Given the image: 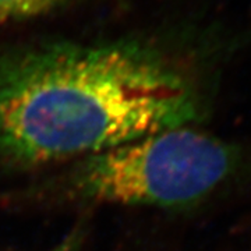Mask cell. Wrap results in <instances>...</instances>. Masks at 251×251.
Segmentation results:
<instances>
[{"instance_id": "obj_1", "label": "cell", "mask_w": 251, "mask_h": 251, "mask_svg": "<svg viewBox=\"0 0 251 251\" xmlns=\"http://www.w3.org/2000/svg\"><path fill=\"white\" fill-rule=\"evenodd\" d=\"M200 112L179 67L138 44L0 53V158L38 166L184 127Z\"/></svg>"}, {"instance_id": "obj_2", "label": "cell", "mask_w": 251, "mask_h": 251, "mask_svg": "<svg viewBox=\"0 0 251 251\" xmlns=\"http://www.w3.org/2000/svg\"><path fill=\"white\" fill-rule=\"evenodd\" d=\"M237 158L230 144L184 126L82 158L73 186L81 197L97 202L184 206L221 186Z\"/></svg>"}, {"instance_id": "obj_3", "label": "cell", "mask_w": 251, "mask_h": 251, "mask_svg": "<svg viewBox=\"0 0 251 251\" xmlns=\"http://www.w3.org/2000/svg\"><path fill=\"white\" fill-rule=\"evenodd\" d=\"M69 0H0V21L36 17L60 7Z\"/></svg>"}, {"instance_id": "obj_4", "label": "cell", "mask_w": 251, "mask_h": 251, "mask_svg": "<svg viewBox=\"0 0 251 251\" xmlns=\"http://www.w3.org/2000/svg\"><path fill=\"white\" fill-rule=\"evenodd\" d=\"M81 250V242L80 236L77 233L70 234L67 239H64L60 244H57L56 247L50 249L48 251H80Z\"/></svg>"}]
</instances>
